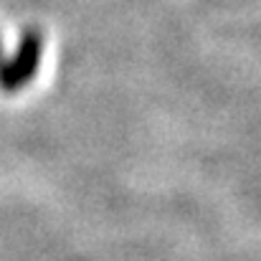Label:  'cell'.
Masks as SVG:
<instances>
[{"mask_svg":"<svg viewBox=\"0 0 261 261\" xmlns=\"http://www.w3.org/2000/svg\"><path fill=\"white\" fill-rule=\"evenodd\" d=\"M41 54H43V36L38 28H25L20 33L18 48L10 59L0 61V91L5 94H15L20 89H25L38 66H41Z\"/></svg>","mask_w":261,"mask_h":261,"instance_id":"1","label":"cell"},{"mask_svg":"<svg viewBox=\"0 0 261 261\" xmlns=\"http://www.w3.org/2000/svg\"><path fill=\"white\" fill-rule=\"evenodd\" d=\"M3 59H5V56H3V41H0V61H3Z\"/></svg>","mask_w":261,"mask_h":261,"instance_id":"2","label":"cell"}]
</instances>
